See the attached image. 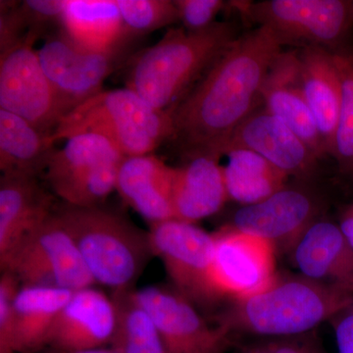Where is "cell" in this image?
<instances>
[{
    "mask_svg": "<svg viewBox=\"0 0 353 353\" xmlns=\"http://www.w3.org/2000/svg\"><path fill=\"white\" fill-rule=\"evenodd\" d=\"M283 51L263 27L239 37L172 110L169 139L185 160L222 157L228 141L259 106L267 74Z\"/></svg>",
    "mask_w": 353,
    "mask_h": 353,
    "instance_id": "1",
    "label": "cell"
},
{
    "mask_svg": "<svg viewBox=\"0 0 353 353\" xmlns=\"http://www.w3.org/2000/svg\"><path fill=\"white\" fill-rule=\"evenodd\" d=\"M240 36L233 21H216L199 32L169 29L154 46L128 61L126 88L158 110L171 113Z\"/></svg>",
    "mask_w": 353,
    "mask_h": 353,
    "instance_id": "2",
    "label": "cell"
},
{
    "mask_svg": "<svg viewBox=\"0 0 353 353\" xmlns=\"http://www.w3.org/2000/svg\"><path fill=\"white\" fill-rule=\"evenodd\" d=\"M353 306V292L316 282L301 274L277 273L259 294L232 301L216 324L232 334L245 333L269 339L305 334Z\"/></svg>",
    "mask_w": 353,
    "mask_h": 353,
    "instance_id": "3",
    "label": "cell"
},
{
    "mask_svg": "<svg viewBox=\"0 0 353 353\" xmlns=\"http://www.w3.org/2000/svg\"><path fill=\"white\" fill-rule=\"evenodd\" d=\"M55 212L80 252L95 285L115 292L136 290L153 254L150 231L112 210L60 201Z\"/></svg>",
    "mask_w": 353,
    "mask_h": 353,
    "instance_id": "4",
    "label": "cell"
},
{
    "mask_svg": "<svg viewBox=\"0 0 353 353\" xmlns=\"http://www.w3.org/2000/svg\"><path fill=\"white\" fill-rule=\"evenodd\" d=\"M173 132L172 116L153 108L129 88L102 90L65 115L53 132L55 143L83 132L109 139L125 157L153 154Z\"/></svg>",
    "mask_w": 353,
    "mask_h": 353,
    "instance_id": "5",
    "label": "cell"
},
{
    "mask_svg": "<svg viewBox=\"0 0 353 353\" xmlns=\"http://www.w3.org/2000/svg\"><path fill=\"white\" fill-rule=\"evenodd\" d=\"M240 10L272 32L282 46L332 52L352 46L353 0H264L243 4Z\"/></svg>",
    "mask_w": 353,
    "mask_h": 353,
    "instance_id": "6",
    "label": "cell"
},
{
    "mask_svg": "<svg viewBox=\"0 0 353 353\" xmlns=\"http://www.w3.org/2000/svg\"><path fill=\"white\" fill-rule=\"evenodd\" d=\"M124 155L109 139L83 132L66 139L50 158L43 176L61 201L81 208L101 206L116 190Z\"/></svg>",
    "mask_w": 353,
    "mask_h": 353,
    "instance_id": "7",
    "label": "cell"
},
{
    "mask_svg": "<svg viewBox=\"0 0 353 353\" xmlns=\"http://www.w3.org/2000/svg\"><path fill=\"white\" fill-rule=\"evenodd\" d=\"M0 268L14 274L22 285L75 292L95 285L55 208L23 239Z\"/></svg>",
    "mask_w": 353,
    "mask_h": 353,
    "instance_id": "8",
    "label": "cell"
},
{
    "mask_svg": "<svg viewBox=\"0 0 353 353\" xmlns=\"http://www.w3.org/2000/svg\"><path fill=\"white\" fill-rule=\"evenodd\" d=\"M153 254L163 263L170 285L197 308L212 307L219 296L211 283L213 233L196 224L169 220L150 225Z\"/></svg>",
    "mask_w": 353,
    "mask_h": 353,
    "instance_id": "9",
    "label": "cell"
},
{
    "mask_svg": "<svg viewBox=\"0 0 353 353\" xmlns=\"http://www.w3.org/2000/svg\"><path fill=\"white\" fill-rule=\"evenodd\" d=\"M130 51L131 46L111 51L85 50L62 29L46 37L38 54L63 115L102 92L106 79L132 57Z\"/></svg>",
    "mask_w": 353,
    "mask_h": 353,
    "instance_id": "10",
    "label": "cell"
},
{
    "mask_svg": "<svg viewBox=\"0 0 353 353\" xmlns=\"http://www.w3.org/2000/svg\"><path fill=\"white\" fill-rule=\"evenodd\" d=\"M39 38L30 31L19 43L0 53V109L52 134L64 115L34 48Z\"/></svg>",
    "mask_w": 353,
    "mask_h": 353,
    "instance_id": "11",
    "label": "cell"
},
{
    "mask_svg": "<svg viewBox=\"0 0 353 353\" xmlns=\"http://www.w3.org/2000/svg\"><path fill=\"white\" fill-rule=\"evenodd\" d=\"M213 236L215 246L211 283L220 299H246L273 282L278 273L277 250L271 243L230 225L221 228Z\"/></svg>",
    "mask_w": 353,
    "mask_h": 353,
    "instance_id": "12",
    "label": "cell"
},
{
    "mask_svg": "<svg viewBox=\"0 0 353 353\" xmlns=\"http://www.w3.org/2000/svg\"><path fill=\"white\" fill-rule=\"evenodd\" d=\"M132 296L157 325L170 353H226L232 334L211 325L199 308L171 285H146Z\"/></svg>",
    "mask_w": 353,
    "mask_h": 353,
    "instance_id": "13",
    "label": "cell"
},
{
    "mask_svg": "<svg viewBox=\"0 0 353 353\" xmlns=\"http://www.w3.org/2000/svg\"><path fill=\"white\" fill-rule=\"evenodd\" d=\"M318 197L303 185H290L268 199L243 206L230 226L268 241L276 250L292 252L309 227L319 220Z\"/></svg>",
    "mask_w": 353,
    "mask_h": 353,
    "instance_id": "14",
    "label": "cell"
},
{
    "mask_svg": "<svg viewBox=\"0 0 353 353\" xmlns=\"http://www.w3.org/2000/svg\"><path fill=\"white\" fill-rule=\"evenodd\" d=\"M232 150L259 154L279 170L299 180L310 178L320 158L284 122L259 106L228 141L224 155Z\"/></svg>",
    "mask_w": 353,
    "mask_h": 353,
    "instance_id": "15",
    "label": "cell"
},
{
    "mask_svg": "<svg viewBox=\"0 0 353 353\" xmlns=\"http://www.w3.org/2000/svg\"><path fill=\"white\" fill-rule=\"evenodd\" d=\"M117 324L112 296L92 287L72 292L51 331L48 348L76 352L108 347Z\"/></svg>",
    "mask_w": 353,
    "mask_h": 353,
    "instance_id": "16",
    "label": "cell"
},
{
    "mask_svg": "<svg viewBox=\"0 0 353 353\" xmlns=\"http://www.w3.org/2000/svg\"><path fill=\"white\" fill-rule=\"evenodd\" d=\"M262 105L284 122L311 150L327 155L301 82L299 50L282 51L274 60L261 92Z\"/></svg>",
    "mask_w": 353,
    "mask_h": 353,
    "instance_id": "17",
    "label": "cell"
},
{
    "mask_svg": "<svg viewBox=\"0 0 353 353\" xmlns=\"http://www.w3.org/2000/svg\"><path fill=\"white\" fill-rule=\"evenodd\" d=\"M57 201L31 175H1L0 178V265L23 239L52 212Z\"/></svg>",
    "mask_w": 353,
    "mask_h": 353,
    "instance_id": "18",
    "label": "cell"
},
{
    "mask_svg": "<svg viewBox=\"0 0 353 353\" xmlns=\"http://www.w3.org/2000/svg\"><path fill=\"white\" fill-rule=\"evenodd\" d=\"M290 254L304 277L353 292V250L339 225L316 221Z\"/></svg>",
    "mask_w": 353,
    "mask_h": 353,
    "instance_id": "19",
    "label": "cell"
},
{
    "mask_svg": "<svg viewBox=\"0 0 353 353\" xmlns=\"http://www.w3.org/2000/svg\"><path fill=\"white\" fill-rule=\"evenodd\" d=\"M175 167L154 154L124 157L116 190L150 225L176 219L172 202Z\"/></svg>",
    "mask_w": 353,
    "mask_h": 353,
    "instance_id": "20",
    "label": "cell"
},
{
    "mask_svg": "<svg viewBox=\"0 0 353 353\" xmlns=\"http://www.w3.org/2000/svg\"><path fill=\"white\" fill-rule=\"evenodd\" d=\"M219 159L202 154L175 167L172 202L176 220L196 224L219 212L230 201Z\"/></svg>",
    "mask_w": 353,
    "mask_h": 353,
    "instance_id": "21",
    "label": "cell"
},
{
    "mask_svg": "<svg viewBox=\"0 0 353 353\" xmlns=\"http://www.w3.org/2000/svg\"><path fill=\"white\" fill-rule=\"evenodd\" d=\"M301 82L327 155L333 152L340 115L341 88L333 52L322 48L299 50Z\"/></svg>",
    "mask_w": 353,
    "mask_h": 353,
    "instance_id": "22",
    "label": "cell"
},
{
    "mask_svg": "<svg viewBox=\"0 0 353 353\" xmlns=\"http://www.w3.org/2000/svg\"><path fill=\"white\" fill-rule=\"evenodd\" d=\"M62 31L88 50H119L132 43L116 0H66Z\"/></svg>",
    "mask_w": 353,
    "mask_h": 353,
    "instance_id": "23",
    "label": "cell"
},
{
    "mask_svg": "<svg viewBox=\"0 0 353 353\" xmlns=\"http://www.w3.org/2000/svg\"><path fill=\"white\" fill-rule=\"evenodd\" d=\"M71 290L21 285L14 301L15 347L17 353H39L48 340Z\"/></svg>",
    "mask_w": 353,
    "mask_h": 353,
    "instance_id": "24",
    "label": "cell"
},
{
    "mask_svg": "<svg viewBox=\"0 0 353 353\" xmlns=\"http://www.w3.org/2000/svg\"><path fill=\"white\" fill-rule=\"evenodd\" d=\"M52 134L39 131L15 114L0 109L1 175L43 176L54 152Z\"/></svg>",
    "mask_w": 353,
    "mask_h": 353,
    "instance_id": "25",
    "label": "cell"
},
{
    "mask_svg": "<svg viewBox=\"0 0 353 353\" xmlns=\"http://www.w3.org/2000/svg\"><path fill=\"white\" fill-rule=\"evenodd\" d=\"M223 167L229 199L243 206L252 205L283 189L289 176L257 153L232 150Z\"/></svg>",
    "mask_w": 353,
    "mask_h": 353,
    "instance_id": "26",
    "label": "cell"
},
{
    "mask_svg": "<svg viewBox=\"0 0 353 353\" xmlns=\"http://www.w3.org/2000/svg\"><path fill=\"white\" fill-rule=\"evenodd\" d=\"M117 324L109 347L117 353H170L157 325L131 292L112 294Z\"/></svg>",
    "mask_w": 353,
    "mask_h": 353,
    "instance_id": "27",
    "label": "cell"
},
{
    "mask_svg": "<svg viewBox=\"0 0 353 353\" xmlns=\"http://www.w3.org/2000/svg\"><path fill=\"white\" fill-rule=\"evenodd\" d=\"M340 75L341 99L332 157L343 173L353 176V46L333 52Z\"/></svg>",
    "mask_w": 353,
    "mask_h": 353,
    "instance_id": "28",
    "label": "cell"
},
{
    "mask_svg": "<svg viewBox=\"0 0 353 353\" xmlns=\"http://www.w3.org/2000/svg\"><path fill=\"white\" fill-rule=\"evenodd\" d=\"M128 38L134 41L180 21L171 0H116Z\"/></svg>",
    "mask_w": 353,
    "mask_h": 353,
    "instance_id": "29",
    "label": "cell"
},
{
    "mask_svg": "<svg viewBox=\"0 0 353 353\" xmlns=\"http://www.w3.org/2000/svg\"><path fill=\"white\" fill-rule=\"evenodd\" d=\"M20 281L9 271L0 277V353H17L15 347L14 301L21 288Z\"/></svg>",
    "mask_w": 353,
    "mask_h": 353,
    "instance_id": "30",
    "label": "cell"
},
{
    "mask_svg": "<svg viewBox=\"0 0 353 353\" xmlns=\"http://www.w3.org/2000/svg\"><path fill=\"white\" fill-rule=\"evenodd\" d=\"M66 0H26L21 2L29 32L43 37L52 28L62 29Z\"/></svg>",
    "mask_w": 353,
    "mask_h": 353,
    "instance_id": "31",
    "label": "cell"
},
{
    "mask_svg": "<svg viewBox=\"0 0 353 353\" xmlns=\"http://www.w3.org/2000/svg\"><path fill=\"white\" fill-rule=\"evenodd\" d=\"M183 29L199 32L216 22L218 13L224 8L222 0H174Z\"/></svg>",
    "mask_w": 353,
    "mask_h": 353,
    "instance_id": "32",
    "label": "cell"
},
{
    "mask_svg": "<svg viewBox=\"0 0 353 353\" xmlns=\"http://www.w3.org/2000/svg\"><path fill=\"white\" fill-rule=\"evenodd\" d=\"M29 32L21 2L1 1L0 6V53L19 43Z\"/></svg>",
    "mask_w": 353,
    "mask_h": 353,
    "instance_id": "33",
    "label": "cell"
},
{
    "mask_svg": "<svg viewBox=\"0 0 353 353\" xmlns=\"http://www.w3.org/2000/svg\"><path fill=\"white\" fill-rule=\"evenodd\" d=\"M264 343L272 353H324L315 341L304 334L269 339Z\"/></svg>",
    "mask_w": 353,
    "mask_h": 353,
    "instance_id": "34",
    "label": "cell"
},
{
    "mask_svg": "<svg viewBox=\"0 0 353 353\" xmlns=\"http://www.w3.org/2000/svg\"><path fill=\"white\" fill-rule=\"evenodd\" d=\"M339 353H353V306L331 320Z\"/></svg>",
    "mask_w": 353,
    "mask_h": 353,
    "instance_id": "35",
    "label": "cell"
},
{
    "mask_svg": "<svg viewBox=\"0 0 353 353\" xmlns=\"http://www.w3.org/2000/svg\"><path fill=\"white\" fill-rule=\"evenodd\" d=\"M339 227L353 250V204L343 211Z\"/></svg>",
    "mask_w": 353,
    "mask_h": 353,
    "instance_id": "36",
    "label": "cell"
},
{
    "mask_svg": "<svg viewBox=\"0 0 353 353\" xmlns=\"http://www.w3.org/2000/svg\"><path fill=\"white\" fill-rule=\"evenodd\" d=\"M39 353H117L115 350H113L112 348L110 347H99L94 348V350H83V352H59V350H51V348H46V350H43V352Z\"/></svg>",
    "mask_w": 353,
    "mask_h": 353,
    "instance_id": "37",
    "label": "cell"
}]
</instances>
